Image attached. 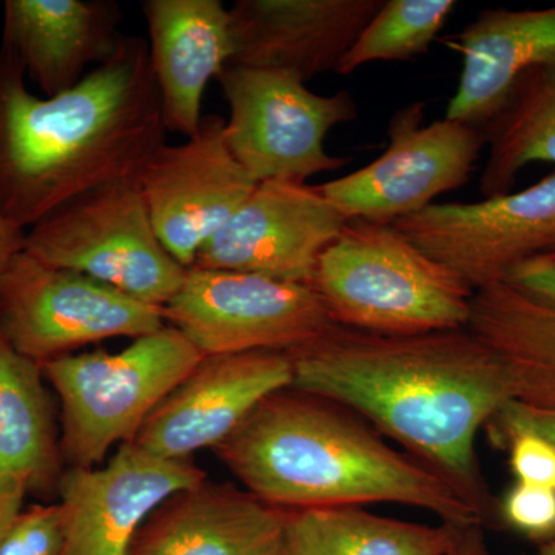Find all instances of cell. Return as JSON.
Instances as JSON below:
<instances>
[{"mask_svg":"<svg viewBox=\"0 0 555 555\" xmlns=\"http://www.w3.org/2000/svg\"><path fill=\"white\" fill-rule=\"evenodd\" d=\"M288 353L292 389L363 416L491 516L476 441L514 393L500 358L469 328L378 335L332 324Z\"/></svg>","mask_w":555,"mask_h":555,"instance_id":"obj_1","label":"cell"},{"mask_svg":"<svg viewBox=\"0 0 555 555\" xmlns=\"http://www.w3.org/2000/svg\"><path fill=\"white\" fill-rule=\"evenodd\" d=\"M0 49V219L28 230L120 179L139 177L166 142L149 43L126 36L75 89L40 98Z\"/></svg>","mask_w":555,"mask_h":555,"instance_id":"obj_2","label":"cell"},{"mask_svg":"<svg viewBox=\"0 0 555 555\" xmlns=\"http://www.w3.org/2000/svg\"><path fill=\"white\" fill-rule=\"evenodd\" d=\"M215 451L250 494L280 509L396 503L459 529L486 520L447 477L352 411L292 387L261 401Z\"/></svg>","mask_w":555,"mask_h":555,"instance_id":"obj_3","label":"cell"},{"mask_svg":"<svg viewBox=\"0 0 555 555\" xmlns=\"http://www.w3.org/2000/svg\"><path fill=\"white\" fill-rule=\"evenodd\" d=\"M332 323L378 335L467 328L476 291L392 224L349 219L309 284Z\"/></svg>","mask_w":555,"mask_h":555,"instance_id":"obj_4","label":"cell"},{"mask_svg":"<svg viewBox=\"0 0 555 555\" xmlns=\"http://www.w3.org/2000/svg\"><path fill=\"white\" fill-rule=\"evenodd\" d=\"M203 358L166 324L119 352L69 353L43 364L61 400L62 451L72 467L101 465L112 447L133 440Z\"/></svg>","mask_w":555,"mask_h":555,"instance_id":"obj_5","label":"cell"},{"mask_svg":"<svg viewBox=\"0 0 555 555\" xmlns=\"http://www.w3.org/2000/svg\"><path fill=\"white\" fill-rule=\"evenodd\" d=\"M25 251L156 308L178 294L189 270L156 235L139 177L109 182L57 208L27 230Z\"/></svg>","mask_w":555,"mask_h":555,"instance_id":"obj_6","label":"cell"},{"mask_svg":"<svg viewBox=\"0 0 555 555\" xmlns=\"http://www.w3.org/2000/svg\"><path fill=\"white\" fill-rule=\"evenodd\" d=\"M218 82L229 104L230 152L257 184L308 182L349 163L324 147L328 131L358 118L349 91L321 96L295 73L232 64Z\"/></svg>","mask_w":555,"mask_h":555,"instance_id":"obj_7","label":"cell"},{"mask_svg":"<svg viewBox=\"0 0 555 555\" xmlns=\"http://www.w3.org/2000/svg\"><path fill=\"white\" fill-rule=\"evenodd\" d=\"M164 308L145 305L75 270L21 251L0 280V332L43 366L108 338H139L166 326Z\"/></svg>","mask_w":555,"mask_h":555,"instance_id":"obj_8","label":"cell"},{"mask_svg":"<svg viewBox=\"0 0 555 555\" xmlns=\"http://www.w3.org/2000/svg\"><path fill=\"white\" fill-rule=\"evenodd\" d=\"M164 317L204 357L292 352L334 324L309 284L199 268L188 270Z\"/></svg>","mask_w":555,"mask_h":555,"instance_id":"obj_9","label":"cell"},{"mask_svg":"<svg viewBox=\"0 0 555 555\" xmlns=\"http://www.w3.org/2000/svg\"><path fill=\"white\" fill-rule=\"evenodd\" d=\"M425 102L397 109L378 159L320 185L347 219L392 224L469 181L486 147L485 129L447 118L425 124Z\"/></svg>","mask_w":555,"mask_h":555,"instance_id":"obj_10","label":"cell"},{"mask_svg":"<svg viewBox=\"0 0 555 555\" xmlns=\"http://www.w3.org/2000/svg\"><path fill=\"white\" fill-rule=\"evenodd\" d=\"M392 225L474 291L503 284L528 259L555 250V173L478 203L433 204Z\"/></svg>","mask_w":555,"mask_h":555,"instance_id":"obj_11","label":"cell"},{"mask_svg":"<svg viewBox=\"0 0 555 555\" xmlns=\"http://www.w3.org/2000/svg\"><path fill=\"white\" fill-rule=\"evenodd\" d=\"M224 129V119L204 116L193 137L164 144L139 175L156 235L185 269L257 188L230 152Z\"/></svg>","mask_w":555,"mask_h":555,"instance_id":"obj_12","label":"cell"},{"mask_svg":"<svg viewBox=\"0 0 555 555\" xmlns=\"http://www.w3.org/2000/svg\"><path fill=\"white\" fill-rule=\"evenodd\" d=\"M349 221L308 182H259L201 248L193 268L310 284L321 255Z\"/></svg>","mask_w":555,"mask_h":555,"instance_id":"obj_13","label":"cell"},{"mask_svg":"<svg viewBox=\"0 0 555 555\" xmlns=\"http://www.w3.org/2000/svg\"><path fill=\"white\" fill-rule=\"evenodd\" d=\"M206 481L190 460H167L122 443L108 465L69 467L57 491L62 555H129L134 537L171 496Z\"/></svg>","mask_w":555,"mask_h":555,"instance_id":"obj_14","label":"cell"},{"mask_svg":"<svg viewBox=\"0 0 555 555\" xmlns=\"http://www.w3.org/2000/svg\"><path fill=\"white\" fill-rule=\"evenodd\" d=\"M291 353L208 356L170 393L130 443L167 460L217 448L266 398L292 387Z\"/></svg>","mask_w":555,"mask_h":555,"instance_id":"obj_15","label":"cell"},{"mask_svg":"<svg viewBox=\"0 0 555 555\" xmlns=\"http://www.w3.org/2000/svg\"><path fill=\"white\" fill-rule=\"evenodd\" d=\"M382 5L383 0H238L230 9V64L284 69L305 82L337 72Z\"/></svg>","mask_w":555,"mask_h":555,"instance_id":"obj_16","label":"cell"},{"mask_svg":"<svg viewBox=\"0 0 555 555\" xmlns=\"http://www.w3.org/2000/svg\"><path fill=\"white\" fill-rule=\"evenodd\" d=\"M113 0H7L2 43L46 98L75 89L115 56L126 36Z\"/></svg>","mask_w":555,"mask_h":555,"instance_id":"obj_17","label":"cell"},{"mask_svg":"<svg viewBox=\"0 0 555 555\" xmlns=\"http://www.w3.org/2000/svg\"><path fill=\"white\" fill-rule=\"evenodd\" d=\"M149 54L167 131H198L204 91L235 54L232 16L221 0H144Z\"/></svg>","mask_w":555,"mask_h":555,"instance_id":"obj_18","label":"cell"},{"mask_svg":"<svg viewBox=\"0 0 555 555\" xmlns=\"http://www.w3.org/2000/svg\"><path fill=\"white\" fill-rule=\"evenodd\" d=\"M287 516L248 491L204 481L158 507L129 555H278L287 546Z\"/></svg>","mask_w":555,"mask_h":555,"instance_id":"obj_19","label":"cell"},{"mask_svg":"<svg viewBox=\"0 0 555 555\" xmlns=\"http://www.w3.org/2000/svg\"><path fill=\"white\" fill-rule=\"evenodd\" d=\"M462 56L459 87L444 118L485 129L524 73L555 62V7L489 9L438 39Z\"/></svg>","mask_w":555,"mask_h":555,"instance_id":"obj_20","label":"cell"},{"mask_svg":"<svg viewBox=\"0 0 555 555\" xmlns=\"http://www.w3.org/2000/svg\"><path fill=\"white\" fill-rule=\"evenodd\" d=\"M467 328L502 361L514 400L555 406V310L495 284L474 295Z\"/></svg>","mask_w":555,"mask_h":555,"instance_id":"obj_21","label":"cell"},{"mask_svg":"<svg viewBox=\"0 0 555 555\" xmlns=\"http://www.w3.org/2000/svg\"><path fill=\"white\" fill-rule=\"evenodd\" d=\"M40 364L17 352L0 332V474L28 492L60 485V448Z\"/></svg>","mask_w":555,"mask_h":555,"instance_id":"obj_22","label":"cell"},{"mask_svg":"<svg viewBox=\"0 0 555 555\" xmlns=\"http://www.w3.org/2000/svg\"><path fill=\"white\" fill-rule=\"evenodd\" d=\"M459 528L375 516L360 506L313 507L287 516L295 555H448Z\"/></svg>","mask_w":555,"mask_h":555,"instance_id":"obj_23","label":"cell"},{"mask_svg":"<svg viewBox=\"0 0 555 555\" xmlns=\"http://www.w3.org/2000/svg\"><path fill=\"white\" fill-rule=\"evenodd\" d=\"M485 198L513 192L520 171L534 163L555 164V62L528 69L485 127Z\"/></svg>","mask_w":555,"mask_h":555,"instance_id":"obj_24","label":"cell"},{"mask_svg":"<svg viewBox=\"0 0 555 555\" xmlns=\"http://www.w3.org/2000/svg\"><path fill=\"white\" fill-rule=\"evenodd\" d=\"M454 0H383L349 53L338 75H352L371 62H396L425 56L455 10Z\"/></svg>","mask_w":555,"mask_h":555,"instance_id":"obj_25","label":"cell"},{"mask_svg":"<svg viewBox=\"0 0 555 555\" xmlns=\"http://www.w3.org/2000/svg\"><path fill=\"white\" fill-rule=\"evenodd\" d=\"M64 520L60 503L22 511L0 542V555H62Z\"/></svg>","mask_w":555,"mask_h":555,"instance_id":"obj_26","label":"cell"},{"mask_svg":"<svg viewBox=\"0 0 555 555\" xmlns=\"http://www.w3.org/2000/svg\"><path fill=\"white\" fill-rule=\"evenodd\" d=\"M507 526L534 539L555 535V491L516 483L500 503Z\"/></svg>","mask_w":555,"mask_h":555,"instance_id":"obj_27","label":"cell"},{"mask_svg":"<svg viewBox=\"0 0 555 555\" xmlns=\"http://www.w3.org/2000/svg\"><path fill=\"white\" fill-rule=\"evenodd\" d=\"M509 447V463L517 483L555 491V448L532 433H513L502 438Z\"/></svg>","mask_w":555,"mask_h":555,"instance_id":"obj_28","label":"cell"},{"mask_svg":"<svg viewBox=\"0 0 555 555\" xmlns=\"http://www.w3.org/2000/svg\"><path fill=\"white\" fill-rule=\"evenodd\" d=\"M494 425L499 440L513 433H532L550 441L555 448V406H537L511 400L489 422Z\"/></svg>","mask_w":555,"mask_h":555,"instance_id":"obj_29","label":"cell"},{"mask_svg":"<svg viewBox=\"0 0 555 555\" xmlns=\"http://www.w3.org/2000/svg\"><path fill=\"white\" fill-rule=\"evenodd\" d=\"M505 284L526 298L555 310V250L518 266L506 278Z\"/></svg>","mask_w":555,"mask_h":555,"instance_id":"obj_30","label":"cell"},{"mask_svg":"<svg viewBox=\"0 0 555 555\" xmlns=\"http://www.w3.org/2000/svg\"><path fill=\"white\" fill-rule=\"evenodd\" d=\"M27 494V486L21 480L0 474V542L24 511V500Z\"/></svg>","mask_w":555,"mask_h":555,"instance_id":"obj_31","label":"cell"},{"mask_svg":"<svg viewBox=\"0 0 555 555\" xmlns=\"http://www.w3.org/2000/svg\"><path fill=\"white\" fill-rule=\"evenodd\" d=\"M25 233L27 230L0 219V280L13 259L25 250Z\"/></svg>","mask_w":555,"mask_h":555,"instance_id":"obj_32","label":"cell"},{"mask_svg":"<svg viewBox=\"0 0 555 555\" xmlns=\"http://www.w3.org/2000/svg\"><path fill=\"white\" fill-rule=\"evenodd\" d=\"M448 555H489L478 528L459 529Z\"/></svg>","mask_w":555,"mask_h":555,"instance_id":"obj_33","label":"cell"},{"mask_svg":"<svg viewBox=\"0 0 555 555\" xmlns=\"http://www.w3.org/2000/svg\"><path fill=\"white\" fill-rule=\"evenodd\" d=\"M539 555H555V540H553V542L547 543V545L543 546Z\"/></svg>","mask_w":555,"mask_h":555,"instance_id":"obj_34","label":"cell"},{"mask_svg":"<svg viewBox=\"0 0 555 555\" xmlns=\"http://www.w3.org/2000/svg\"><path fill=\"white\" fill-rule=\"evenodd\" d=\"M278 555H294V553H292L291 547H288V545H287V546H286V547H284V550H283V551H281V553H280V554H278Z\"/></svg>","mask_w":555,"mask_h":555,"instance_id":"obj_35","label":"cell"},{"mask_svg":"<svg viewBox=\"0 0 555 555\" xmlns=\"http://www.w3.org/2000/svg\"><path fill=\"white\" fill-rule=\"evenodd\" d=\"M292 551V550H291ZM295 555V554H294Z\"/></svg>","mask_w":555,"mask_h":555,"instance_id":"obj_36","label":"cell"}]
</instances>
